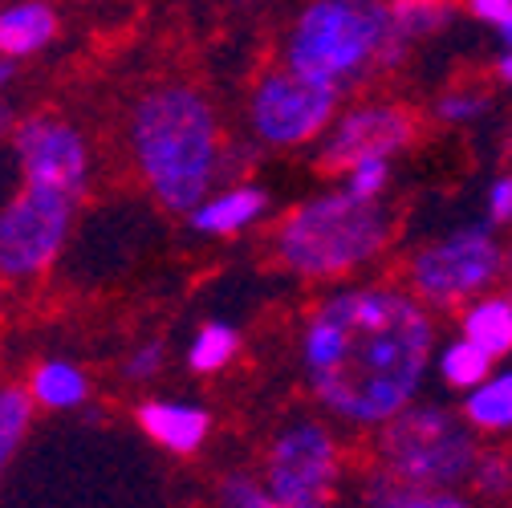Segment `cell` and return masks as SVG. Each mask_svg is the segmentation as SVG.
I'll list each match as a JSON object with an SVG mask.
<instances>
[{
	"label": "cell",
	"instance_id": "obj_19",
	"mask_svg": "<svg viewBox=\"0 0 512 508\" xmlns=\"http://www.w3.org/2000/svg\"><path fill=\"white\" fill-rule=\"evenodd\" d=\"M431 366L439 370V378L447 387H456V391H472L476 383H484V378L496 370V358L488 350H480L472 338H456V342H447V346H435V358Z\"/></svg>",
	"mask_w": 512,
	"mask_h": 508
},
{
	"label": "cell",
	"instance_id": "obj_2",
	"mask_svg": "<svg viewBox=\"0 0 512 508\" xmlns=\"http://www.w3.org/2000/svg\"><path fill=\"white\" fill-rule=\"evenodd\" d=\"M224 131L212 98L191 82H155L126 118V151L159 208L187 216L224 183Z\"/></svg>",
	"mask_w": 512,
	"mask_h": 508
},
{
	"label": "cell",
	"instance_id": "obj_22",
	"mask_svg": "<svg viewBox=\"0 0 512 508\" xmlns=\"http://www.w3.org/2000/svg\"><path fill=\"white\" fill-rule=\"evenodd\" d=\"M492 110V94L484 86H447L435 98V118L447 126H472Z\"/></svg>",
	"mask_w": 512,
	"mask_h": 508
},
{
	"label": "cell",
	"instance_id": "obj_7",
	"mask_svg": "<svg viewBox=\"0 0 512 508\" xmlns=\"http://www.w3.org/2000/svg\"><path fill=\"white\" fill-rule=\"evenodd\" d=\"M261 476L277 508L330 504L346 480V448L326 419L293 415L269 439Z\"/></svg>",
	"mask_w": 512,
	"mask_h": 508
},
{
	"label": "cell",
	"instance_id": "obj_18",
	"mask_svg": "<svg viewBox=\"0 0 512 508\" xmlns=\"http://www.w3.org/2000/svg\"><path fill=\"white\" fill-rule=\"evenodd\" d=\"M358 500L366 504H382V508H460L468 504L464 496H447V492H427V488H415L391 472H382L378 464H370L358 480Z\"/></svg>",
	"mask_w": 512,
	"mask_h": 508
},
{
	"label": "cell",
	"instance_id": "obj_28",
	"mask_svg": "<svg viewBox=\"0 0 512 508\" xmlns=\"http://www.w3.org/2000/svg\"><path fill=\"white\" fill-rule=\"evenodd\" d=\"M464 5H468L472 17H480V21H488V25H500V21L512 13V0H464Z\"/></svg>",
	"mask_w": 512,
	"mask_h": 508
},
{
	"label": "cell",
	"instance_id": "obj_27",
	"mask_svg": "<svg viewBox=\"0 0 512 508\" xmlns=\"http://www.w3.org/2000/svg\"><path fill=\"white\" fill-rule=\"evenodd\" d=\"M488 220L496 228H512V171L496 175L488 187Z\"/></svg>",
	"mask_w": 512,
	"mask_h": 508
},
{
	"label": "cell",
	"instance_id": "obj_35",
	"mask_svg": "<svg viewBox=\"0 0 512 508\" xmlns=\"http://www.w3.org/2000/svg\"><path fill=\"white\" fill-rule=\"evenodd\" d=\"M236 5H256V0H236Z\"/></svg>",
	"mask_w": 512,
	"mask_h": 508
},
{
	"label": "cell",
	"instance_id": "obj_21",
	"mask_svg": "<svg viewBox=\"0 0 512 508\" xmlns=\"http://www.w3.org/2000/svg\"><path fill=\"white\" fill-rule=\"evenodd\" d=\"M240 354V334L228 322H204L187 346V366L196 374H220Z\"/></svg>",
	"mask_w": 512,
	"mask_h": 508
},
{
	"label": "cell",
	"instance_id": "obj_30",
	"mask_svg": "<svg viewBox=\"0 0 512 508\" xmlns=\"http://www.w3.org/2000/svg\"><path fill=\"white\" fill-rule=\"evenodd\" d=\"M496 78H500L504 86H512V49L500 53V61H496Z\"/></svg>",
	"mask_w": 512,
	"mask_h": 508
},
{
	"label": "cell",
	"instance_id": "obj_6",
	"mask_svg": "<svg viewBox=\"0 0 512 508\" xmlns=\"http://www.w3.org/2000/svg\"><path fill=\"white\" fill-rule=\"evenodd\" d=\"M504 248L492 224H464L419 244L403 261V285L427 309H460L504 281Z\"/></svg>",
	"mask_w": 512,
	"mask_h": 508
},
{
	"label": "cell",
	"instance_id": "obj_11",
	"mask_svg": "<svg viewBox=\"0 0 512 508\" xmlns=\"http://www.w3.org/2000/svg\"><path fill=\"white\" fill-rule=\"evenodd\" d=\"M415 139H419V118H415L411 106L366 98V102H354V106L334 114L326 135L317 139V167L330 171V175H342L362 155L395 159Z\"/></svg>",
	"mask_w": 512,
	"mask_h": 508
},
{
	"label": "cell",
	"instance_id": "obj_5",
	"mask_svg": "<svg viewBox=\"0 0 512 508\" xmlns=\"http://www.w3.org/2000/svg\"><path fill=\"white\" fill-rule=\"evenodd\" d=\"M370 435H374L370 464H378L382 472L427 492L464 496L456 488H468L480 456L476 427L464 415L435 403H411Z\"/></svg>",
	"mask_w": 512,
	"mask_h": 508
},
{
	"label": "cell",
	"instance_id": "obj_3",
	"mask_svg": "<svg viewBox=\"0 0 512 508\" xmlns=\"http://www.w3.org/2000/svg\"><path fill=\"white\" fill-rule=\"evenodd\" d=\"M281 66L342 98L370 78L407 66L395 41L391 0H305L281 37Z\"/></svg>",
	"mask_w": 512,
	"mask_h": 508
},
{
	"label": "cell",
	"instance_id": "obj_20",
	"mask_svg": "<svg viewBox=\"0 0 512 508\" xmlns=\"http://www.w3.org/2000/svg\"><path fill=\"white\" fill-rule=\"evenodd\" d=\"M33 411H37V403L25 383H0V480L13 468L21 443L29 439Z\"/></svg>",
	"mask_w": 512,
	"mask_h": 508
},
{
	"label": "cell",
	"instance_id": "obj_10",
	"mask_svg": "<svg viewBox=\"0 0 512 508\" xmlns=\"http://www.w3.org/2000/svg\"><path fill=\"white\" fill-rule=\"evenodd\" d=\"M13 163L21 183H41L57 187L74 200H86L90 175H94V155L86 135L70 118L61 114H29L13 131Z\"/></svg>",
	"mask_w": 512,
	"mask_h": 508
},
{
	"label": "cell",
	"instance_id": "obj_1",
	"mask_svg": "<svg viewBox=\"0 0 512 508\" xmlns=\"http://www.w3.org/2000/svg\"><path fill=\"white\" fill-rule=\"evenodd\" d=\"M435 346V309L407 285L350 281L305 313L301 374L334 423L378 431L419 399Z\"/></svg>",
	"mask_w": 512,
	"mask_h": 508
},
{
	"label": "cell",
	"instance_id": "obj_13",
	"mask_svg": "<svg viewBox=\"0 0 512 508\" xmlns=\"http://www.w3.org/2000/svg\"><path fill=\"white\" fill-rule=\"evenodd\" d=\"M139 427L147 439H155L159 448L171 456H196L208 435H212V415L196 403H175V399H147L135 411Z\"/></svg>",
	"mask_w": 512,
	"mask_h": 508
},
{
	"label": "cell",
	"instance_id": "obj_32",
	"mask_svg": "<svg viewBox=\"0 0 512 508\" xmlns=\"http://www.w3.org/2000/svg\"><path fill=\"white\" fill-rule=\"evenodd\" d=\"M496 29H500V45H504V49H512V13H508V17H504Z\"/></svg>",
	"mask_w": 512,
	"mask_h": 508
},
{
	"label": "cell",
	"instance_id": "obj_4",
	"mask_svg": "<svg viewBox=\"0 0 512 508\" xmlns=\"http://www.w3.org/2000/svg\"><path fill=\"white\" fill-rule=\"evenodd\" d=\"M391 240V208L338 187L285 212L273 228V257L297 281H350L387 257Z\"/></svg>",
	"mask_w": 512,
	"mask_h": 508
},
{
	"label": "cell",
	"instance_id": "obj_33",
	"mask_svg": "<svg viewBox=\"0 0 512 508\" xmlns=\"http://www.w3.org/2000/svg\"><path fill=\"white\" fill-rule=\"evenodd\" d=\"M504 285H508V297H512V244L504 248Z\"/></svg>",
	"mask_w": 512,
	"mask_h": 508
},
{
	"label": "cell",
	"instance_id": "obj_29",
	"mask_svg": "<svg viewBox=\"0 0 512 508\" xmlns=\"http://www.w3.org/2000/svg\"><path fill=\"white\" fill-rule=\"evenodd\" d=\"M13 131H17V114H13L5 102H0V143H9Z\"/></svg>",
	"mask_w": 512,
	"mask_h": 508
},
{
	"label": "cell",
	"instance_id": "obj_23",
	"mask_svg": "<svg viewBox=\"0 0 512 508\" xmlns=\"http://www.w3.org/2000/svg\"><path fill=\"white\" fill-rule=\"evenodd\" d=\"M342 187L362 200H387L391 192V159L387 155H362L342 171Z\"/></svg>",
	"mask_w": 512,
	"mask_h": 508
},
{
	"label": "cell",
	"instance_id": "obj_31",
	"mask_svg": "<svg viewBox=\"0 0 512 508\" xmlns=\"http://www.w3.org/2000/svg\"><path fill=\"white\" fill-rule=\"evenodd\" d=\"M13 70H17V66H13V57L0 53V90H5V86L13 82Z\"/></svg>",
	"mask_w": 512,
	"mask_h": 508
},
{
	"label": "cell",
	"instance_id": "obj_17",
	"mask_svg": "<svg viewBox=\"0 0 512 508\" xmlns=\"http://www.w3.org/2000/svg\"><path fill=\"white\" fill-rule=\"evenodd\" d=\"M464 419L476 427V435L512 431V370H492L484 383L464 391Z\"/></svg>",
	"mask_w": 512,
	"mask_h": 508
},
{
	"label": "cell",
	"instance_id": "obj_24",
	"mask_svg": "<svg viewBox=\"0 0 512 508\" xmlns=\"http://www.w3.org/2000/svg\"><path fill=\"white\" fill-rule=\"evenodd\" d=\"M216 500L228 508H273V496L265 488L261 472H248V468H232L220 476L216 484Z\"/></svg>",
	"mask_w": 512,
	"mask_h": 508
},
{
	"label": "cell",
	"instance_id": "obj_16",
	"mask_svg": "<svg viewBox=\"0 0 512 508\" xmlns=\"http://www.w3.org/2000/svg\"><path fill=\"white\" fill-rule=\"evenodd\" d=\"M29 395L45 411H78L90 399V374L66 358H45L29 374Z\"/></svg>",
	"mask_w": 512,
	"mask_h": 508
},
{
	"label": "cell",
	"instance_id": "obj_14",
	"mask_svg": "<svg viewBox=\"0 0 512 508\" xmlns=\"http://www.w3.org/2000/svg\"><path fill=\"white\" fill-rule=\"evenodd\" d=\"M61 33V17L49 0H17V5L0 9V53L25 61L37 57L53 37Z\"/></svg>",
	"mask_w": 512,
	"mask_h": 508
},
{
	"label": "cell",
	"instance_id": "obj_15",
	"mask_svg": "<svg viewBox=\"0 0 512 508\" xmlns=\"http://www.w3.org/2000/svg\"><path fill=\"white\" fill-rule=\"evenodd\" d=\"M460 334L472 338L492 358L512 354V297L508 293H480L468 305H460Z\"/></svg>",
	"mask_w": 512,
	"mask_h": 508
},
{
	"label": "cell",
	"instance_id": "obj_8",
	"mask_svg": "<svg viewBox=\"0 0 512 508\" xmlns=\"http://www.w3.org/2000/svg\"><path fill=\"white\" fill-rule=\"evenodd\" d=\"M78 204L82 200L41 183H21L0 200V281L29 285L45 277L70 244Z\"/></svg>",
	"mask_w": 512,
	"mask_h": 508
},
{
	"label": "cell",
	"instance_id": "obj_34",
	"mask_svg": "<svg viewBox=\"0 0 512 508\" xmlns=\"http://www.w3.org/2000/svg\"><path fill=\"white\" fill-rule=\"evenodd\" d=\"M0 309H5V281H0Z\"/></svg>",
	"mask_w": 512,
	"mask_h": 508
},
{
	"label": "cell",
	"instance_id": "obj_9",
	"mask_svg": "<svg viewBox=\"0 0 512 508\" xmlns=\"http://www.w3.org/2000/svg\"><path fill=\"white\" fill-rule=\"evenodd\" d=\"M342 110V94L309 82L289 66H269L256 74L248 94V131L261 147L297 151L326 135V126Z\"/></svg>",
	"mask_w": 512,
	"mask_h": 508
},
{
	"label": "cell",
	"instance_id": "obj_25",
	"mask_svg": "<svg viewBox=\"0 0 512 508\" xmlns=\"http://www.w3.org/2000/svg\"><path fill=\"white\" fill-rule=\"evenodd\" d=\"M468 488H476V496L484 500H508L512 496V452H480Z\"/></svg>",
	"mask_w": 512,
	"mask_h": 508
},
{
	"label": "cell",
	"instance_id": "obj_12",
	"mask_svg": "<svg viewBox=\"0 0 512 508\" xmlns=\"http://www.w3.org/2000/svg\"><path fill=\"white\" fill-rule=\"evenodd\" d=\"M269 212V192L252 179L216 183L212 192L187 212V228L196 236H240L252 224H261Z\"/></svg>",
	"mask_w": 512,
	"mask_h": 508
},
{
	"label": "cell",
	"instance_id": "obj_26",
	"mask_svg": "<svg viewBox=\"0 0 512 508\" xmlns=\"http://www.w3.org/2000/svg\"><path fill=\"white\" fill-rule=\"evenodd\" d=\"M163 362H167V346L151 338V342H139L131 350V358L122 362V374H126V383L143 387V383H155V374L163 370Z\"/></svg>",
	"mask_w": 512,
	"mask_h": 508
}]
</instances>
